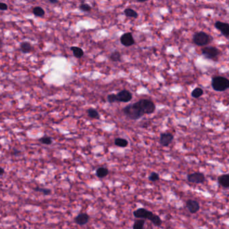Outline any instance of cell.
I'll use <instances>...</instances> for the list:
<instances>
[{
  "label": "cell",
  "instance_id": "32",
  "mask_svg": "<svg viewBox=\"0 0 229 229\" xmlns=\"http://www.w3.org/2000/svg\"><path fill=\"white\" fill-rule=\"evenodd\" d=\"M50 1V3H52V4H57V3L58 2V1H56V0H50V1Z\"/></svg>",
  "mask_w": 229,
  "mask_h": 229
},
{
  "label": "cell",
  "instance_id": "31",
  "mask_svg": "<svg viewBox=\"0 0 229 229\" xmlns=\"http://www.w3.org/2000/svg\"><path fill=\"white\" fill-rule=\"evenodd\" d=\"M4 173V170L2 167H0V175H1Z\"/></svg>",
  "mask_w": 229,
  "mask_h": 229
},
{
  "label": "cell",
  "instance_id": "22",
  "mask_svg": "<svg viewBox=\"0 0 229 229\" xmlns=\"http://www.w3.org/2000/svg\"><path fill=\"white\" fill-rule=\"evenodd\" d=\"M87 114H88V115L90 118H99V112H98L97 110H95L94 108H89V110H87Z\"/></svg>",
  "mask_w": 229,
  "mask_h": 229
},
{
  "label": "cell",
  "instance_id": "17",
  "mask_svg": "<svg viewBox=\"0 0 229 229\" xmlns=\"http://www.w3.org/2000/svg\"><path fill=\"white\" fill-rule=\"evenodd\" d=\"M71 51L73 52V54L76 57V58L80 59L81 57H83L84 55V51L82 48L80 47H77V46H72Z\"/></svg>",
  "mask_w": 229,
  "mask_h": 229
},
{
  "label": "cell",
  "instance_id": "26",
  "mask_svg": "<svg viewBox=\"0 0 229 229\" xmlns=\"http://www.w3.org/2000/svg\"><path fill=\"white\" fill-rule=\"evenodd\" d=\"M39 141L41 143L47 144V145H49V144H51L52 143V138L50 137H46V136L40 138Z\"/></svg>",
  "mask_w": 229,
  "mask_h": 229
},
{
  "label": "cell",
  "instance_id": "6",
  "mask_svg": "<svg viewBox=\"0 0 229 229\" xmlns=\"http://www.w3.org/2000/svg\"><path fill=\"white\" fill-rule=\"evenodd\" d=\"M220 53V51L214 46H206L202 49V54L208 59H216Z\"/></svg>",
  "mask_w": 229,
  "mask_h": 229
},
{
  "label": "cell",
  "instance_id": "16",
  "mask_svg": "<svg viewBox=\"0 0 229 229\" xmlns=\"http://www.w3.org/2000/svg\"><path fill=\"white\" fill-rule=\"evenodd\" d=\"M20 49L23 53H29L32 50V46L28 42H23L20 44Z\"/></svg>",
  "mask_w": 229,
  "mask_h": 229
},
{
  "label": "cell",
  "instance_id": "30",
  "mask_svg": "<svg viewBox=\"0 0 229 229\" xmlns=\"http://www.w3.org/2000/svg\"><path fill=\"white\" fill-rule=\"evenodd\" d=\"M7 8H8V6L6 4H5V3H3V2H0V10L5 11V10H7Z\"/></svg>",
  "mask_w": 229,
  "mask_h": 229
},
{
  "label": "cell",
  "instance_id": "12",
  "mask_svg": "<svg viewBox=\"0 0 229 229\" xmlns=\"http://www.w3.org/2000/svg\"><path fill=\"white\" fill-rule=\"evenodd\" d=\"M89 220H90V216L86 213L79 214L74 219L75 222L79 226L86 225L87 223L89 222Z\"/></svg>",
  "mask_w": 229,
  "mask_h": 229
},
{
  "label": "cell",
  "instance_id": "8",
  "mask_svg": "<svg viewBox=\"0 0 229 229\" xmlns=\"http://www.w3.org/2000/svg\"><path fill=\"white\" fill-rule=\"evenodd\" d=\"M214 26L221 32L223 36L227 38L229 37V24L221 21H216L214 24Z\"/></svg>",
  "mask_w": 229,
  "mask_h": 229
},
{
  "label": "cell",
  "instance_id": "33",
  "mask_svg": "<svg viewBox=\"0 0 229 229\" xmlns=\"http://www.w3.org/2000/svg\"><path fill=\"white\" fill-rule=\"evenodd\" d=\"M2 45H3V42H2V40H1V39H0V47H1V46H2Z\"/></svg>",
  "mask_w": 229,
  "mask_h": 229
},
{
  "label": "cell",
  "instance_id": "4",
  "mask_svg": "<svg viewBox=\"0 0 229 229\" xmlns=\"http://www.w3.org/2000/svg\"><path fill=\"white\" fill-rule=\"evenodd\" d=\"M193 42L196 45L199 46H206L211 43L212 40V38L208 34L203 31L197 32L194 34L192 38Z\"/></svg>",
  "mask_w": 229,
  "mask_h": 229
},
{
  "label": "cell",
  "instance_id": "13",
  "mask_svg": "<svg viewBox=\"0 0 229 229\" xmlns=\"http://www.w3.org/2000/svg\"><path fill=\"white\" fill-rule=\"evenodd\" d=\"M174 139V136L171 133H162L160 135V143L163 146H168Z\"/></svg>",
  "mask_w": 229,
  "mask_h": 229
},
{
  "label": "cell",
  "instance_id": "19",
  "mask_svg": "<svg viewBox=\"0 0 229 229\" xmlns=\"http://www.w3.org/2000/svg\"><path fill=\"white\" fill-rule=\"evenodd\" d=\"M146 223V220L138 219L135 220L133 225V229H143Z\"/></svg>",
  "mask_w": 229,
  "mask_h": 229
},
{
  "label": "cell",
  "instance_id": "5",
  "mask_svg": "<svg viewBox=\"0 0 229 229\" xmlns=\"http://www.w3.org/2000/svg\"><path fill=\"white\" fill-rule=\"evenodd\" d=\"M135 103L143 114H151L154 113L155 110L154 103L149 100L143 99Z\"/></svg>",
  "mask_w": 229,
  "mask_h": 229
},
{
  "label": "cell",
  "instance_id": "24",
  "mask_svg": "<svg viewBox=\"0 0 229 229\" xmlns=\"http://www.w3.org/2000/svg\"><path fill=\"white\" fill-rule=\"evenodd\" d=\"M110 59H111V61H113L114 62L121 61V54H120L119 52H118V51L113 52V53L111 54Z\"/></svg>",
  "mask_w": 229,
  "mask_h": 229
},
{
  "label": "cell",
  "instance_id": "20",
  "mask_svg": "<svg viewBox=\"0 0 229 229\" xmlns=\"http://www.w3.org/2000/svg\"><path fill=\"white\" fill-rule=\"evenodd\" d=\"M204 94V91L200 88H196L191 93V95L194 98H199Z\"/></svg>",
  "mask_w": 229,
  "mask_h": 229
},
{
  "label": "cell",
  "instance_id": "27",
  "mask_svg": "<svg viewBox=\"0 0 229 229\" xmlns=\"http://www.w3.org/2000/svg\"><path fill=\"white\" fill-rule=\"evenodd\" d=\"M36 192H42L43 194L44 195H50L51 193V190L49 189H46V188H40V187H36L34 189Z\"/></svg>",
  "mask_w": 229,
  "mask_h": 229
},
{
  "label": "cell",
  "instance_id": "15",
  "mask_svg": "<svg viewBox=\"0 0 229 229\" xmlns=\"http://www.w3.org/2000/svg\"><path fill=\"white\" fill-rule=\"evenodd\" d=\"M109 173V171L107 168L104 167H100L97 168V170H96V173H96V175L98 178L102 179L107 177Z\"/></svg>",
  "mask_w": 229,
  "mask_h": 229
},
{
  "label": "cell",
  "instance_id": "11",
  "mask_svg": "<svg viewBox=\"0 0 229 229\" xmlns=\"http://www.w3.org/2000/svg\"><path fill=\"white\" fill-rule=\"evenodd\" d=\"M120 40H121V44L125 46H130L135 44L134 39L131 32H127V33L123 34Z\"/></svg>",
  "mask_w": 229,
  "mask_h": 229
},
{
  "label": "cell",
  "instance_id": "25",
  "mask_svg": "<svg viewBox=\"0 0 229 229\" xmlns=\"http://www.w3.org/2000/svg\"><path fill=\"white\" fill-rule=\"evenodd\" d=\"M148 179L152 182H156L160 180V174L156 172H152L148 177Z\"/></svg>",
  "mask_w": 229,
  "mask_h": 229
},
{
  "label": "cell",
  "instance_id": "7",
  "mask_svg": "<svg viewBox=\"0 0 229 229\" xmlns=\"http://www.w3.org/2000/svg\"><path fill=\"white\" fill-rule=\"evenodd\" d=\"M187 179L189 182L192 184H202L205 181V176L202 173L194 172L188 174L187 176Z\"/></svg>",
  "mask_w": 229,
  "mask_h": 229
},
{
  "label": "cell",
  "instance_id": "1",
  "mask_svg": "<svg viewBox=\"0 0 229 229\" xmlns=\"http://www.w3.org/2000/svg\"><path fill=\"white\" fill-rule=\"evenodd\" d=\"M133 214L134 217L137 219L149 220L155 227H160L163 223L162 220L158 215L154 214L151 211H149L144 208H140L135 210L133 211Z\"/></svg>",
  "mask_w": 229,
  "mask_h": 229
},
{
  "label": "cell",
  "instance_id": "29",
  "mask_svg": "<svg viewBox=\"0 0 229 229\" xmlns=\"http://www.w3.org/2000/svg\"><path fill=\"white\" fill-rule=\"evenodd\" d=\"M107 100L109 103H114L117 102V97L115 94H110L107 96Z\"/></svg>",
  "mask_w": 229,
  "mask_h": 229
},
{
  "label": "cell",
  "instance_id": "21",
  "mask_svg": "<svg viewBox=\"0 0 229 229\" xmlns=\"http://www.w3.org/2000/svg\"><path fill=\"white\" fill-rule=\"evenodd\" d=\"M124 13L127 17L136 18H137L138 16V13H137V12H135V10L131 9V8H127V9H125L124 11Z\"/></svg>",
  "mask_w": 229,
  "mask_h": 229
},
{
  "label": "cell",
  "instance_id": "23",
  "mask_svg": "<svg viewBox=\"0 0 229 229\" xmlns=\"http://www.w3.org/2000/svg\"><path fill=\"white\" fill-rule=\"evenodd\" d=\"M33 13L35 16H38V17H42V16L45 14V11L41 7L37 6L34 8Z\"/></svg>",
  "mask_w": 229,
  "mask_h": 229
},
{
  "label": "cell",
  "instance_id": "28",
  "mask_svg": "<svg viewBox=\"0 0 229 229\" xmlns=\"http://www.w3.org/2000/svg\"><path fill=\"white\" fill-rule=\"evenodd\" d=\"M80 10L83 12H90L91 10V7L87 4H82L79 6Z\"/></svg>",
  "mask_w": 229,
  "mask_h": 229
},
{
  "label": "cell",
  "instance_id": "14",
  "mask_svg": "<svg viewBox=\"0 0 229 229\" xmlns=\"http://www.w3.org/2000/svg\"><path fill=\"white\" fill-rule=\"evenodd\" d=\"M219 184L225 188L229 187V173L223 174L218 178Z\"/></svg>",
  "mask_w": 229,
  "mask_h": 229
},
{
  "label": "cell",
  "instance_id": "9",
  "mask_svg": "<svg viewBox=\"0 0 229 229\" xmlns=\"http://www.w3.org/2000/svg\"><path fill=\"white\" fill-rule=\"evenodd\" d=\"M117 102H128L132 99L131 93L128 90H122L116 94Z\"/></svg>",
  "mask_w": 229,
  "mask_h": 229
},
{
  "label": "cell",
  "instance_id": "18",
  "mask_svg": "<svg viewBox=\"0 0 229 229\" xmlns=\"http://www.w3.org/2000/svg\"><path fill=\"white\" fill-rule=\"evenodd\" d=\"M128 144H129V143H128L127 140L125 138H117L115 140H114V144L117 146L122 147V148L127 147L128 146Z\"/></svg>",
  "mask_w": 229,
  "mask_h": 229
},
{
  "label": "cell",
  "instance_id": "3",
  "mask_svg": "<svg viewBox=\"0 0 229 229\" xmlns=\"http://www.w3.org/2000/svg\"><path fill=\"white\" fill-rule=\"evenodd\" d=\"M123 112L125 116L131 120H137L144 115L135 103L128 105L124 108L123 109Z\"/></svg>",
  "mask_w": 229,
  "mask_h": 229
},
{
  "label": "cell",
  "instance_id": "10",
  "mask_svg": "<svg viewBox=\"0 0 229 229\" xmlns=\"http://www.w3.org/2000/svg\"><path fill=\"white\" fill-rule=\"evenodd\" d=\"M186 207L191 214H196L200 210V206L198 201L194 200H188L186 201Z\"/></svg>",
  "mask_w": 229,
  "mask_h": 229
},
{
  "label": "cell",
  "instance_id": "2",
  "mask_svg": "<svg viewBox=\"0 0 229 229\" xmlns=\"http://www.w3.org/2000/svg\"><path fill=\"white\" fill-rule=\"evenodd\" d=\"M212 88L216 91H225L229 89V80L222 76H216L212 80Z\"/></svg>",
  "mask_w": 229,
  "mask_h": 229
}]
</instances>
